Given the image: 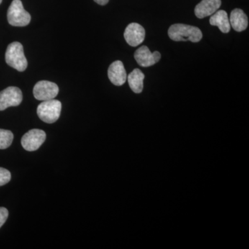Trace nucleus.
<instances>
[{
	"mask_svg": "<svg viewBox=\"0 0 249 249\" xmlns=\"http://www.w3.org/2000/svg\"><path fill=\"white\" fill-rule=\"evenodd\" d=\"M221 4V0H202L196 6L195 14L199 19L212 16L218 11Z\"/></svg>",
	"mask_w": 249,
	"mask_h": 249,
	"instance_id": "9b49d317",
	"label": "nucleus"
},
{
	"mask_svg": "<svg viewBox=\"0 0 249 249\" xmlns=\"http://www.w3.org/2000/svg\"><path fill=\"white\" fill-rule=\"evenodd\" d=\"M168 36L171 40L176 42L191 41L199 42L202 39L203 34L199 28L194 26L175 24L168 29Z\"/></svg>",
	"mask_w": 249,
	"mask_h": 249,
	"instance_id": "f257e3e1",
	"label": "nucleus"
},
{
	"mask_svg": "<svg viewBox=\"0 0 249 249\" xmlns=\"http://www.w3.org/2000/svg\"><path fill=\"white\" fill-rule=\"evenodd\" d=\"M93 1L99 5H102V6H104V5L107 4L109 2V0H93Z\"/></svg>",
	"mask_w": 249,
	"mask_h": 249,
	"instance_id": "a211bd4d",
	"label": "nucleus"
},
{
	"mask_svg": "<svg viewBox=\"0 0 249 249\" xmlns=\"http://www.w3.org/2000/svg\"><path fill=\"white\" fill-rule=\"evenodd\" d=\"M58 92V85L47 80L37 82L34 88V97L38 101H45L54 99Z\"/></svg>",
	"mask_w": 249,
	"mask_h": 249,
	"instance_id": "423d86ee",
	"label": "nucleus"
},
{
	"mask_svg": "<svg viewBox=\"0 0 249 249\" xmlns=\"http://www.w3.org/2000/svg\"><path fill=\"white\" fill-rule=\"evenodd\" d=\"M145 75L139 69H135L127 76L129 86L136 93L142 92L143 89V80Z\"/></svg>",
	"mask_w": 249,
	"mask_h": 249,
	"instance_id": "4468645a",
	"label": "nucleus"
},
{
	"mask_svg": "<svg viewBox=\"0 0 249 249\" xmlns=\"http://www.w3.org/2000/svg\"><path fill=\"white\" fill-rule=\"evenodd\" d=\"M11 175L9 170L0 168V186H4L9 183L11 181Z\"/></svg>",
	"mask_w": 249,
	"mask_h": 249,
	"instance_id": "dca6fc26",
	"label": "nucleus"
},
{
	"mask_svg": "<svg viewBox=\"0 0 249 249\" xmlns=\"http://www.w3.org/2000/svg\"><path fill=\"white\" fill-rule=\"evenodd\" d=\"M145 31L138 23H131L124 32V40L131 47H137L145 40Z\"/></svg>",
	"mask_w": 249,
	"mask_h": 249,
	"instance_id": "6e6552de",
	"label": "nucleus"
},
{
	"mask_svg": "<svg viewBox=\"0 0 249 249\" xmlns=\"http://www.w3.org/2000/svg\"><path fill=\"white\" fill-rule=\"evenodd\" d=\"M161 55L159 52L152 53L146 46L139 47L134 53V59L142 67H151L160 61Z\"/></svg>",
	"mask_w": 249,
	"mask_h": 249,
	"instance_id": "1a4fd4ad",
	"label": "nucleus"
},
{
	"mask_svg": "<svg viewBox=\"0 0 249 249\" xmlns=\"http://www.w3.org/2000/svg\"><path fill=\"white\" fill-rule=\"evenodd\" d=\"M62 104L58 100H49L39 105L37 114L41 120L47 124H53L58 120L61 113Z\"/></svg>",
	"mask_w": 249,
	"mask_h": 249,
	"instance_id": "7ed1b4c3",
	"label": "nucleus"
},
{
	"mask_svg": "<svg viewBox=\"0 0 249 249\" xmlns=\"http://www.w3.org/2000/svg\"><path fill=\"white\" fill-rule=\"evenodd\" d=\"M107 74L111 83L116 86H121L127 80V73L124 63L120 60H116L111 64L108 69Z\"/></svg>",
	"mask_w": 249,
	"mask_h": 249,
	"instance_id": "9d476101",
	"label": "nucleus"
},
{
	"mask_svg": "<svg viewBox=\"0 0 249 249\" xmlns=\"http://www.w3.org/2000/svg\"><path fill=\"white\" fill-rule=\"evenodd\" d=\"M210 24L216 26L224 34H228L231 31V24L227 13L224 10L216 11L210 18Z\"/></svg>",
	"mask_w": 249,
	"mask_h": 249,
	"instance_id": "f8f14e48",
	"label": "nucleus"
},
{
	"mask_svg": "<svg viewBox=\"0 0 249 249\" xmlns=\"http://www.w3.org/2000/svg\"><path fill=\"white\" fill-rule=\"evenodd\" d=\"M5 60L7 65L18 71H25L27 68V60L24 55L23 46L19 42H12L8 46Z\"/></svg>",
	"mask_w": 249,
	"mask_h": 249,
	"instance_id": "f03ea898",
	"label": "nucleus"
},
{
	"mask_svg": "<svg viewBox=\"0 0 249 249\" xmlns=\"http://www.w3.org/2000/svg\"><path fill=\"white\" fill-rule=\"evenodd\" d=\"M1 1H2V0H0V4H1Z\"/></svg>",
	"mask_w": 249,
	"mask_h": 249,
	"instance_id": "6ab92c4d",
	"label": "nucleus"
},
{
	"mask_svg": "<svg viewBox=\"0 0 249 249\" xmlns=\"http://www.w3.org/2000/svg\"><path fill=\"white\" fill-rule=\"evenodd\" d=\"M14 140V134L10 130L0 129V149L8 148Z\"/></svg>",
	"mask_w": 249,
	"mask_h": 249,
	"instance_id": "2eb2a0df",
	"label": "nucleus"
},
{
	"mask_svg": "<svg viewBox=\"0 0 249 249\" xmlns=\"http://www.w3.org/2000/svg\"><path fill=\"white\" fill-rule=\"evenodd\" d=\"M23 99L22 92L16 87H9L0 91V111L9 107H16L20 105Z\"/></svg>",
	"mask_w": 249,
	"mask_h": 249,
	"instance_id": "39448f33",
	"label": "nucleus"
},
{
	"mask_svg": "<svg viewBox=\"0 0 249 249\" xmlns=\"http://www.w3.org/2000/svg\"><path fill=\"white\" fill-rule=\"evenodd\" d=\"M8 22L14 27H25L31 22V17L23 7L20 0H14L7 13Z\"/></svg>",
	"mask_w": 249,
	"mask_h": 249,
	"instance_id": "20e7f679",
	"label": "nucleus"
},
{
	"mask_svg": "<svg viewBox=\"0 0 249 249\" xmlns=\"http://www.w3.org/2000/svg\"><path fill=\"white\" fill-rule=\"evenodd\" d=\"M231 25L235 31L241 32L248 27V17L242 9L232 10L230 16Z\"/></svg>",
	"mask_w": 249,
	"mask_h": 249,
	"instance_id": "ddd939ff",
	"label": "nucleus"
},
{
	"mask_svg": "<svg viewBox=\"0 0 249 249\" xmlns=\"http://www.w3.org/2000/svg\"><path fill=\"white\" fill-rule=\"evenodd\" d=\"M9 217V211L4 207H0V228L4 225Z\"/></svg>",
	"mask_w": 249,
	"mask_h": 249,
	"instance_id": "f3484780",
	"label": "nucleus"
},
{
	"mask_svg": "<svg viewBox=\"0 0 249 249\" xmlns=\"http://www.w3.org/2000/svg\"><path fill=\"white\" fill-rule=\"evenodd\" d=\"M46 133L42 129H33L23 136L21 143L24 150L36 151L40 148L46 140Z\"/></svg>",
	"mask_w": 249,
	"mask_h": 249,
	"instance_id": "0eeeda50",
	"label": "nucleus"
}]
</instances>
